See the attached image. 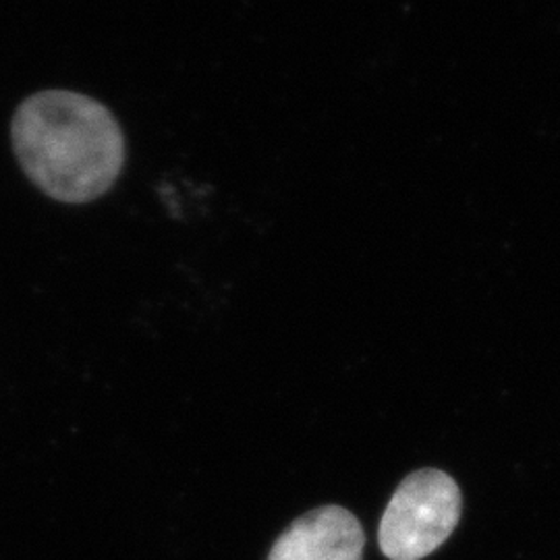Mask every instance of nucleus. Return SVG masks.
<instances>
[{"label":"nucleus","mask_w":560,"mask_h":560,"mask_svg":"<svg viewBox=\"0 0 560 560\" xmlns=\"http://www.w3.org/2000/svg\"><path fill=\"white\" fill-rule=\"evenodd\" d=\"M11 138L25 175L65 203L98 200L125 166L119 120L78 92L44 90L21 102Z\"/></svg>","instance_id":"obj_1"},{"label":"nucleus","mask_w":560,"mask_h":560,"mask_svg":"<svg viewBox=\"0 0 560 560\" xmlns=\"http://www.w3.org/2000/svg\"><path fill=\"white\" fill-rule=\"evenodd\" d=\"M459 486L441 469L407 476L388 502L381 521L384 557L420 560L441 548L460 520Z\"/></svg>","instance_id":"obj_2"},{"label":"nucleus","mask_w":560,"mask_h":560,"mask_svg":"<svg viewBox=\"0 0 560 560\" xmlns=\"http://www.w3.org/2000/svg\"><path fill=\"white\" fill-rule=\"evenodd\" d=\"M365 534L342 506L305 513L275 541L268 560H363Z\"/></svg>","instance_id":"obj_3"}]
</instances>
